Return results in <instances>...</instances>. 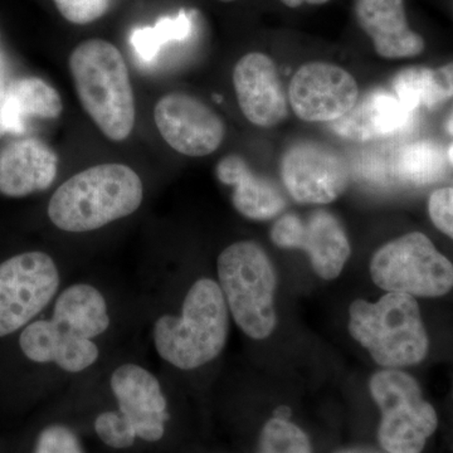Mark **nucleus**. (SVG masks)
Listing matches in <instances>:
<instances>
[{
  "label": "nucleus",
  "instance_id": "f257e3e1",
  "mask_svg": "<svg viewBox=\"0 0 453 453\" xmlns=\"http://www.w3.org/2000/svg\"><path fill=\"white\" fill-rule=\"evenodd\" d=\"M144 198L138 173L124 164L107 163L77 173L53 193L50 222L71 234L96 231L135 213Z\"/></svg>",
  "mask_w": 453,
  "mask_h": 453
},
{
  "label": "nucleus",
  "instance_id": "f03ea898",
  "mask_svg": "<svg viewBox=\"0 0 453 453\" xmlns=\"http://www.w3.org/2000/svg\"><path fill=\"white\" fill-rule=\"evenodd\" d=\"M68 65L80 103L101 133L115 142L129 138L135 127V97L120 50L92 38L73 50Z\"/></svg>",
  "mask_w": 453,
  "mask_h": 453
},
{
  "label": "nucleus",
  "instance_id": "7ed1b4c3",
  "mask_svg": "<svg viewBox=\"0 0 453 453\" xmlns=\"http://www.w3.org/2000/svg\"><path fill=\"white\" fill-rule=\"evenodd\" d=\"M228 330L229 310L219 282L201 279L187 292L180 315L155 321V350L174 368L193 371L222 353Z\"/></svg>",
  "mask_w": 453,
  "mask_h": 453
},
{
  "label": "nucleus",
  "instance_id": "20e7f679",
  "mask_svg": "<svg viewBox=\"0 0 453 453\" xmlns=\"http://www.w3.org/2000/svg\"><path fill=\"white\" fill-rule=\"evenodd\" d=\"M349 332L388 369L419 365L428 353V335L413 296L388 292L377 303L356 300L349 310Z\"/></svg>",
  "mask_w": 453,
  "mask_h": 453
},
{
  "label": "nucleus",
  "instance_id": "39448f33",
  "mask_svg": "<svg viewBox=\"0 0 453 453\" xmlns=\"http://www.w3.org/2000/svg\"><path fill=\"white\" fill-rule=\"evenodd\" d=\"M219 285L232 318L247 336L264 340L276 327V273L259 244L241 241L217 261Z\"/></svg>",
  "mask_w": 453,
  "mask_h": 453
},
{
  "label": "nucleus",
  "instance_id": "423d86ee",
  "mask_svg": "<svg viewBox=\"0 0 453 453\" xmlns=\"http://www.w3.org/2000/svg\"><path fill=\"white\" fill-rule=\"evenodd\" d=\"M371 275L381 290L413 297H440L453 288V265L421 232L380 247L372 256Z\"/></svg>",
  "mask_w": 453,
  "mask_h": 453
},
{
  "label": "nucleus",
  "instance_id": "0eeeda50",
  "mask_svg": "<svg viewBox=\"0 0 453 453\" xmlns=\"http://www.w3.org/2000/svg\"><path fill=\"white\" fill-rule=\"evenodd\" d=\"M371 395L380 407L378 438L388 453H421L437 429L436 411L411 375L387 369L372 375Z\"/></svg>",
  "mask_w": 453,
  "mask_h": 453
},
{
  "label": "nucleus",
  "instance_id": "6e6552de",
  "mask_svg": "<svg viewBox=\"0 0 453 453\" xmlns=\"http://www.w3.org/2000/svg\"><path fill=\"white\" fill-rule=\"evenodd\" d=\"M56 262L47 253L25 252L0 264V338L31 324L58 292Z\"/></svg>",
  "mask_w": 453,
  "mask_h": 453
},
{
  "label": "nucleus",
  "instance_id": "1a4fd4ad",
  "mask_svg": "<svg viewBox=\"0 0 453 453\" xmlns=\"http://www.w3.org/2000/svg\"><path fill=\"white\" fill-rule=\"evenodd\" d=\"M283 186L303 204H327L338 199L349 184L347 163L329 146L297 142L280 163Z\"/></svg>",
  "mask_w": 453,
  "mask_h": 453
},
{
  "label": "nucleus",
  "instance_id": "9d476101",
  "mask_svg": "<svg viewBox=\"0 0 453 453\" xmlns=\"http://www.w3.org/2000/svg\"><path fill=\"white\" fill-rule=\"evenodd\" d=\"M271 240L280 249L303 250L324 280L336 279L351 253L342 223L327 211H316L306 219L285 214L273 226Z\"/></svg>",
  "mask_w": 453,
  "mask_h": 453
},
{
  "label": "nucleus",
  "instance_id": "9b49d317",
  "mask_svg": "<svg viewBox=\"0 0 453 453\" xmlns=\"http://www.w3.org/2000/svg\"><path fill=\"white\" fill-rule=\"evenodd\" d=\"M288 100L301 120L332 124L356 105L359 86L339 65L310 62L301 65L292 76Z\"/></svg>",
  "mask_w": 453,
  "mask_h": 453
},
{
  "label": "nucleus",
  "instance_id": "f8f14e48",
  "mask_svg": "<svg viewBox=\"0 0 453 453\" xmlns=\"http://www.w3.org/2000/svg\"><path fill=\"white\" fill-rule=\"evenodd\" d=\"M154 121L170 148L187 157H207L225 139V122L210 106L192 95L172 92L159 98Z\"/></svg>",
  "mask_w": 453,
  "mask_h": 453
},
{
  "label": "nucleus",
  "instance_id": "ddd939ff",
  "mask_svg": "<svg viewBox=\"0 0 453 453\" xmlns=\"http://www.w3.org/2000/svg\"><path fill=\"white\" fill-rule=\"evenodd\" d=\"M118 411L127 417L144 442H159L170 421L168 399L162 384L144 366L127 363L113 371L110 380Z\"/></svg>",
  "mask_w": 453,
  "mask_h": 453
},
{
  "label": "nucleus",
  "instance_id": "4468645a",
  "mask_svg": "<svg viewBox=\"0 0 453 453\" xmlns=\"http://www.w3.org/2000/svg\"><path fill=\"white\" fill-rule=\"evenodd\" d=\"M232 80L238 106L251 124L267 129L286 120L288 100L271 57L247 53L235 64Z\"/></svg>",
  "mask_w": 453,
  "mask_h": 453
},
{
  "label": "nucleus",
  "instance_id": "2eb2a0df",
  "mask_svg": "<svg viewBox=\"0 0 453 453\" xmlns=\"http://www.w3.org/2000/svg\"><path fill=\"white\" fill-rule=\"evenodd\" d=\"M58 172V157L40 139L25 138L9 142L0 151V193L22 198L44 192Z\"/></svg>",
  "mask_w": 453,
  "mask_h": 453
},
{
  "label": "nucleus",
  "instance_id": "dca6fc26",
  "mask_svg": "<svg viewBox=\"0 0 453 453\" xmlns=\"http://www.w3.org/2000/svg\"><path fill=\"white\" fill-rule=\"evenodd\" d=\"M354 11L360 28L387 59L421 55L425 40L408 26L404 0H356Z\"/></svg>",
  "mask_w": 453,
  "mask_h": 453
},
{
  "label": "nucleus",
  "instance_id": "f3484780",
  "mask_svg": "<svg viewBox=\"0 0 453 453\" xmlns=\"http://www.w3.org/2000/svg\"><path fill=\"white\" fill-rule=\"evenodd\" d=\"M19 347L32 362L53 363L67 372L86 371L100 357L94 340L67 332L52 319L27 325L20 334Z\"/></svg>",
  "mask_w": 453,
  "mask_h": 453
},
{
  "label": "nucleus",
  "instance_id": "a211bd4d",
  "mask_svg": "<svg viewBox=\"0 0 453 453\" xmlns=\"http://www.w3.org/2000/svg\"><path fill=\"white\" fill-rule=\"evenodd\" d=\"M414 111L393 92L374 89L357 100L350 111L332 122L336 135L351 142H372L395 135L412 124Z\"/></svg>",
  "mask_w": 453,
  "mask_h": 453
},
{
  "label": "nucleus",
  "instance_id": "6ab92c4d",
  "mask_svg": "<svg viewBox=\"0 0 453 453\" xmlns=\"http://www.w3.org/2000/svg\"><path fill=\"white\" fill-rule=\"evenodd\" d=\"M217 178L234 188L232 203L238 213L252 220L275 219L286 207V199L275 184L256 174L240 155H226L216 166Z\"/></svg>",
  "mask_w": 453,
  "mask_h": 453
},
{
  "label": "nucleus",
  "instance_id": "aec40b11",
  "mask_svg": "<svg viewBox=\"0 0 453 453\" xmlns=\"http://www.w3.org/2000/svg\"><path fill=\"white\" fill-rule=\"evenodd\" d=\"M50 319L67 332L91 340L105 334L111 323L105 296L89 283H74L62 291Z\"/></svg>",
  "mask_w": 453,
  "mask_h": 453
},
{
  "label": "nucleus",
  "instance_id": "412c9836",
  "mask_svg": "<svg viewBox=\"0 0 453 453\" xmlns=\"http://www.w3.org/2000/svg\"><path fill=\"white\" fill-rule=\"evenodd\" d=\"M64 105L61 96L40 77L16 80L7 89L2 107V121L7 129L19 131L31 119L56 120Z\"/></svg>",
  "mask_w": 453,
  "mask_h": 453
},
{
  "label": "nucleus",
  "instance_id": "4be33fe9",
  "mask_svg": "<svg viewBox=\"0 0 453 453\" xmlns=\"http://www.w3.org/2000/svg\"><path fill=\"white\" fill-rule=\"evenodd\" d=\"M392 92L408 109H432L453 97V64L438 68L408 67L395 74Z\"/></svg>",
  "mask_w": 453,
  "mask_h": 453
},
{
  "label": "nucleus",
  "instance_id": "5701e85b",
  "mask_svg": "<svg viewBox=\"0 0 453 453\" xmlns=\"http://www.w3.org/2000/svg\"><path fill=\"white\" fill-rule=\"evenodd\" d=\"M447 154L432 142H417L404 146L395 160V173L405 183L426 186L446 172Z\"/></svg>",
  "mask_w": 453,
  "mask_h": 453
},
{
  "label": "nucleus",
  "instance_id": "b1692460",
  "mask_svg": "<svg viewBox=\"0 0 453 453\" xmlns=\"http://www.w3.org/2000/svg\"><path fill=\"white\" fill-rule=\"evenodd\" d=\"M190 31L192 18L186 12H179L177 16L157 20L154 27L135 29L131 35V46L142 61H150L166 44L189 37Z\"/></svg>",
  "mask_w": 453,
  "mask_h": 453
},
{
  "label": "nucleus",
  "instance_id": "393cba45",
  "mask_svg": "<svg viewBox=\"0 0 453 453\" xmlns=\"http://www.w3.org/2000/svg\"><path fill=\"white\" fill-rule=\"evenodd\" d=\"M258 453H312L303 429L281 417H273L259 436Z\"/></svg>",
  "mask_w": 453,
  "mask_h": 453
},
{
  "label": "nucleus",
  "instance_id": "a878e982",
  "mask_svg": "<svg viewBox=\"0 0 453 453\" xmlns=\"http://www.w3.org/2000/svg\"><path fill=\"white\" fill-rule=\"evenodd\" d=\"M94 428L101 442L105 443L110 449H130L138 440L135 429L119 411H105L97 414Z\"/></svg>",
  "mask_w": 453,
  "mask_h": 453
},
{
  "label": "nucleus",
  "instance_id": "bb28decb",
  "mask_svg": "<svg viewBox=\"0 0 453 453\" xmlns=\"http://www.w3.org/2000/svg\"><path fill=\"white\" fill-rule=\"evenodd\" d=\"M61 16L73 25L85 26L105 16L112 0H53Z\"/></svg>",
  "mask_w": 453,
  "mask_h": 453
},
{
  "label": "nucleus",
  "instance_id": "cd10ccee",
  "mask_svg": "<svg viewBox=\"0 0 453 453\" xmlns=\"http://www.w3.org/2000/svg\"><path fill=\"white\" fill-rule=\"evenodd\" d=\"M35 453H85L79 437L64 425L49 426L41 432Z\"/></svg>",
  "mask_w": 453,
  "mask_h": 453
},
{
  "label": "nucleus",
  "instance_id": "c85d7f7f",
  "mask_svg": "<svg viewBox=\"0 0 453 453\" xmlns=\"http://www.w3.org/2000/svg\"><path fill=\"white\" fill-rule=\"evenodd\" d=\"M428 211L432 223L453 240V188H441L432 193Z\"/></svg>",
  "mask_w": 453,
  "mask_h": 453
},
{
  "label": "nucleus",
  "instance_id": "c756f323",
  "mask_svg": "<svg viewBox=\"0 0 453 453\" xmlns=\"http://www.w3.org/2000/svg\"><path fill=\"white\" fill-rule=\"evenodd\" d=\"M281 2L286 7L297 8L300 7V5L305 4V3L306 4L320 5L325 4V3L329 2V0H281Z\"/></svg>",
  "mask_w": 453,
  "mask_h": 453
},
{
  "label": "nucleus",
  "instance_id": "7c9ffc66",
  "mask_svg": "<svg viewBox=\"0 0 453 453\" xmlns=\"http://www.w3.org/2000/svg\"><path fill=\"white\" fill-rule=\"evenodd\" d=\"M447 130H449V133L451 134L453 138V113L451 118H449V124H447ZM447 157H449V163L453 165V142L449 145V150H447Z\"/></svg>",
  "mask_w": 453,
  "mask_h": 453
},
{
  "label": "nucleus",
  "instance_id": "2f4dec72",
  "mask_svg": "<svg viewBox=\"0 0 453 453\" xmlns=\"http://www.w3.org/2000/svg\"><path fill=\"white\" fill-rule=\"evenodd\" d=\"M336 453H380V452L371 451V449H342V451H339ZM387 453H388V452H387Z\"/></svg>",
  "mask_w": 453,
  "mask_h": 453
},
{
  "label": "nucleus",
  "instance_id": "473e14b6",
  "mask_svg": "<svg viewBox=\"0 0 453 453\" xmlns=\"http://www.w3.org/2000/svg\"><path fill=\"white\" fill-rule=\"evenodd\" d=\"M219 2H223V3H232V2H234V0H219Z\"/></svg>",
  "mask_w": 453,
  "mask_h": 453
}]
</instances>
